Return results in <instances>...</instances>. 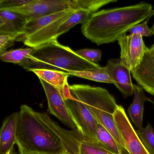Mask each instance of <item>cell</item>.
<instances>
[{"label":"cell","mask_w":154,"mask_h":154,"mask_svg":"<svg viewBox=\"0 0 154 154\" xmlns=\"http://www.w3.org/2000/svg\"><path fill=\"white\" fill-rule=\"evenodd\" d=\"M144 147L149 154H154V130L148 123L146 127L136 131Z\"/></svg>","instance_id":"23"},{"label":"cell","mask_w":154,"mask_h":154,"mask_svg":"<svg viewBox=\"0 0 154 154\" xmlns=\"http://www.w3.org/2000/svg\"><path fill=\"white\" fill-rule=\"evenodd\" d=\"M117 41L120 48L121 62L131 72L140 63L149 48L139 35L126 34Z\"/></svg>","instance_id":"7"},{"label":"cell","mask_w":154,"mask_h":154,"mask_svg":"<svg viewBox=\"0 0 154 154\" xmlns=\"http://www.w3.org/2000/svg\"><path fill=\"white\" fill-rule=\"evenodd\" d=\"M151 30H152V33H153V35H154V23H153V26H152V27L151 28Z\"/></svg>","instance_id":"28"},{"label":"cell","mask_w":154,"mask_h":154,"mask_svg":"<svg viewBox=\"0 0 154 154\" xmlns=\"http://www.w3.org/2000/svg\"><path fill=\"white\" fill-rule=\"evenodd\" d=\"M105 67L113 84L124 98L134 94V85L131 81V72L122 64L120 58L109 59Z\"/></svg>","instance_id":"11"},{"label":"cell","mask_w":154,"mask_h":154,"mask_svg":"<svg viewBox=\"0 0 154 154\" xmlns=\"http://www.w3.org/2000/svg\"><path fill=\"white\" fill-rule=\"evenodd\" d=\"M97 137L99 142L110 152L115 154H130L127 149L121 146L109 131L100 124L98 125Z\"/></svg>","instance_id":"18"},{"label":"cell","mask_w":154,"mask_h":154,"mask_svg":"<svg viewBox=\"0 0 154 154\" xmlns=\"http://www.w3.org/2000/svg\"><path fill=\"white\" fill-rule=\"evenodd\" d=\"M34 51L26 61L20 65L30 72L34 69H46L67 72L93 71L99 69V64L91 63L79 56L57 39L50 41Z\"/></svg>","instance_id":"3"},{"label":"cell","mask_w":154,"mask_h":154,"mask_svg":"<svg viewBox=\"0 0 154 154\" xmlns=\"http://www.w3.org/2000/svg\"><path fill=\"white\" fill-rule=\"evenodd\" d=\"M19 114L16 144L20 154L67 153L58 138L42 122L36 111L23 104Z\"/></svg>","instance_id":"2"},{"label":"cell","mask_w":154,"mask_h":154,"mask_svg":"<svg viewBox=\"0 0 154 154\" xmlns=\"http://www.w3.org/2000/svg\"><path fill=\"white\" fill-rule=\"evenodd\" d=\"M91 11L83 9L75 10L68 19L61 25L57 34L56 38L66 33L73 27L77 24H82L86 21L93 14Z\"/></svg>","instance_id":"19"},{"label":"cell","mask_w":154,"mask_h":154,"mask_svg":"<svg viewBox=\"0 0 154 154\" xmlns=\"http://www.w3.org/2000/svg\"><path fill=\"white\" fill-rule=\"evenodd\" d=\"M80 154H115L101 144L85 137L81 134Z\"/></svg>","instance_id":"22"},{"label":"cell","mask_w":154,"mask_h":154,"mask_svg":"<svg viewBox=\"0 0 154 154\" xmlns=\"http://www.w3.org/2000/svg\"><path fill=\"white\" fill-rule=\"evenodd\" d=\"M28 23L23 14L9 10H0V34L25 35Z\"/></svg>","instance_id":"13"},{"label":"cell","mask_w":154,"mask_h":154,"mask_svg":"<svg viewBox=\"0 0 154 154\" xmlns=\"http://www.w3.org/2000/svg\"><path fill=\"white\" fill-rule=\"evenodd\" d=\"M11 154H17V153H16V152H14V151H13V152H12V153H11Z\"/></svg>","instance_id":"29"},{"label":"cell","mask_w":154,"mask_h":154,"mask_svg":"<svg viewBox=\"0 0 154 154\" xmlns=\"http://www.w3.org/2000/svg\"><path fill=\"white\" fill-rule=\"evenodd\" d=\"M69 86L66 85L62 93L79 132L85 137L101 144L97 137L99 122L86 106L72 95Z\"/></svg>","instance_id":"6"},{"label":"cell","mask_w":154,"mask_h":154,"mask_svg":"<svg viewBox=\"0 0 154 154\" xmlns=\"http://www.w3.org/2000/svg\"><path fill=\"white\" fill-rule=\"evenodd\" d=\"M134 98L132 103L128 108L129 116L138 129L143 128L144 103L146 101H153L146 96L143 89L137 85H134Z\"/></svg>","instance_id":"15"},{"label":"cell","mask_w":154,"mask_h":154,"mask_svg":"<svg viewBox=\"0 0 154 154\" xmlns=\"http://www.w3.org/2000/svg\"><path fill=\"white\" fill-rule=\"evenodd\" d=\"M69 88L72 95L82 102L99 124L109 131L121 146L126 149L114 121V114L119 105L114 96L102 87L75 84L70 85Z\"/></svg>","instance_id":"4"},{"label":"cell","mask_w":154,"mask_h":154,"mask_svg":"<svg viewBox=\"0 0 154 154\" xmlns=\"http://www.w3.org/2000/svg\"><path fill=\"white\" fill-rule=\"evenodd\" d=\"M33 0H1L0 10L18 8L31 3Z\"/></svg>","instance_id":"25"},{"label":"cell","mask_w":154,"mask_h":154,"mask_svg":"<svg viewBox=\"0 0 154 154\" xmlns=\"http://www.w3.org/2000/svg\"><path fill=\"white\" fill-rule=\"evenodd\" d=\"M33 51L34 49L31 48L6 51L0 54V58L3 62L20 66L28 60Z\"/></svg>","instance_id":"21"},{"label":"cell","mask_w":154,"mask_h":154,"mask_svg":"<svg viewBox=\"0 0 154 154\" xmlns=\"http://www.w3.org/2000/svg\"><path fill=\"white\" fill-rule=\"evenodd\" d=\"M30 72L34 73L39 79H41L61 91L68 85L70 75L66 72L46 69H34Z\"/></svg>","instance_id":"16"},{"label":"cell","mask_w":154,"mask_h":154,"mask_svg":"<svg viewBox=\"0 0 154 154\" xmlns=\"http://www.w3.org/2000/svg\"><path fill=\"white\" fill-rule=\"evenodd\" d=\"M131 73L134 80L143 90L154 95V45L149 48L140 63Z\"/></svg>","instance_id":"12"},{"label":"cell","mask_w":154,"mask_h":154,"mask_svg":"<svg viewBox=\"0 0 154 154\" xmlns=\"http://www.w3.org/2000/svg\"><path fill=\"white\" fill-rule=\"evenodd\" d=\"M153 104H154V102H153Z\"/></svg>","instance_id":"31"},{"label":"cell","mask_w":154,"mask_h":154,"mask_svg":"<svg viewBox=\"0 0 154 154\" xmlns=\"http://www.w3.org/2000/svg\"><path fill=\"white\" fill-rule=\"evenodd\" d=\"M39 80L46 96L50 113L72 130L79 131L78 126L70 113L62 91L42 79Z\"/></svg>","instance_id":"8"},{"label":"cell","mask_w":154,"mask_h":154,"mask_svg":"<svg viewBox=\"0 0 154 154\" xmlns=\"http://www.w3.org/2000/svg\"><path fill=\"white\" fill-rule=\"evenodd\" d=\"M154 15L152 5L144 2L127 7L104 9L92 14L81 27L85 37L97 45L118 41L134 26Z\"/></svg>","instance_id":"1"},{"label":"cell","mask_w":154,"mask_h":154,"mask_svg":"<svg viewBox=\"0 0 154 154\" xmlns=\"http://www.w3.org/2000/svg\"><path fill=\"white\" fill-rule=\"evenodd\" d=\"M114 119L125 148L130 154H149L144 147L121 105H119L115 111Z\"/></svg>","instance_id":"9"},{"label":"cell","mask_w":154,"mask_h":154,"mask_svg":"<svg viewBox=\"0 0 154 154\" xmlns=\"http://www.w3.org/2000/svg\"><path fill=\"white\" fill-rule=\"evenodd\" d=\"M80 56L89 62L98 64L101 59V51L99 49L85 48L75 51Z\"/></svg>","instance_id":"24"},{"label":"cell","mask_w":154,"mask_h":154,"mask_svg":"<svg viewBox=\"0 0 154 154\" xmlns=\"http://www.w3.org/2000/svg\"><path fill=\"white\" fill-rule=\"evenodd\" d=\"M66 72L68 73L70 75H73L94 82L112 84H113L109 76L105 66H101L99 69L93 71L82 72L68 71Z\"/></svg>","instance_id":"20"},{"label":"cell","mask_w":154,"mask_h":154,"mask_svg":"<svg viewBox=\"0 0 154 154\" xmlns=\"http://www.w3.org/2000/svg\"><path fill=\"white\" fill-rule=\"evenodd\" d=\"M86 0H33L31 3L12 11L25 16L28 22L69 9H86Z\"/></svg>","instance_id":"5"},{"label":"cell","mask_w":154,"mask_h":154,"mask_svg":"<svg viewBox=\"0 0 154 154\" xmlns=\"http://www.w3.org/2000/svg\"><path fill=\"white\" fill-rule=\"evenodd\" d=\"M20 37L21 36L18 35L0 34V54L6 52L8 48Z\"/></svg>","instance_id":"26"},{"label":"cell","mask_w":154,"mask_h":154,"mask_svg":"<svg viewBox=\"0 0 154 154\" xmlns=\"http://www.w3.org/2000/svg\"><path fill=\"white\" fill-rule=\"evenodd\" d=\"M38 116L58 138L68 154H80L81 133L78 131L68 130L61 128L45 112H38Z\"/></svg>","instance_id":"10"},{"label":"cell","mask_w":154,"mask_h":154,"mask_svg":"<svg viewBox=\"0 0 154 154\" xmlns=\"http://www.w3.org/2000/svg\"><path fill=\"white\" fill-rule=\"evenodd\" d=\"M68 154L67 153H63V154Z\"/></svg>","instance_id":"30"},{"label":"cell","mask_w":154,"mask_h":154,"mask_svg":"<svg viewBox=\"0 0 154 154\" xmlns=\"http://www.w3.org/2000/svg\"><path fill=\"white\" fill-rule=\"evenodd\" d=\"M148 21H144L134 26L129 31L130 34L139 35L142 37H150L153 35L151 29L148 26Z\"/></svg>","instance_id":"27"},{"label":"cell","mask_w":154,"mask_h":154,"mask_svg":"<svg viewBox=\"0 0 154 154\" xmlns=\"http://www.w3.org/2000/svg\"><path fill=\"white\" fill-rule=\"evenodd\" d=\"M19 112H15L6 118L0 132V154H11L16 144Z\"/></svg>","instance_id":"14"},{"label":"cell","mask_w":154,"mask_h":154,"mask_svg":"<svg viewBox=\"0 0 154 154\" xmlns=\"http://www.w3.org/2000/svg\"><path fill=\"white\" fill-rule=\"evenodd\" d=\"M72 10L73 9L67 10L28 21L25 28V35L20 38V39L31 35L41 30L58 19L65 16Z\"/></svg>","instance_id":"17"}]
</instances>
